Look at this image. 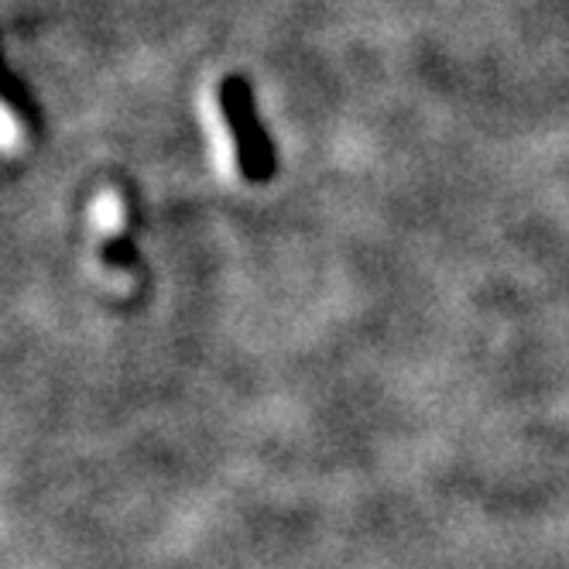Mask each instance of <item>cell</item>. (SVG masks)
Listing matches in <instances>:
<instances>
[{"instance_id": "cell-2", "label": "cell", "mask_w": 569, "mask_h": 569, "mask_svg": "<svg viewBox=\"0 0 569 569\" xmlns=\"http://www.w3.org/2000/svg\"><path fill=\"white\" fill-rule=\"evenodd\" d=\"M14 134H18V131H14V113L4 110V148H8V151H14V144H18Z\"/></svg>"}, {"instance_id": "cell-1", "label": "cell", "mask_w": 569, "mask_h": 569, "mask_svg": "<svg viewBox=\"0 0 569 569\" xmlns=\"http://www.w3.org/2000/svg\"><path fill=\"white\" fill-rule=\"evenodd\" d=\"M97 223H100V230H117L120 227V210H117V199L113 196H103L100 202H97Z\"/></svg>"}]
</instances>
